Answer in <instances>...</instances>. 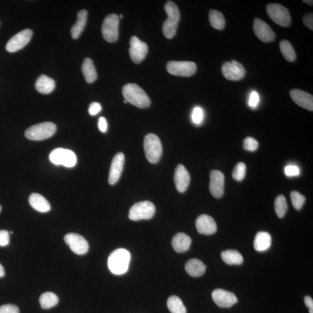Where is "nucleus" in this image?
<instances>
[{
    "mask_svg": "<svg viewBox=\"0 0 313 313\" xmlns=\"http://www.w3.org/2000/svg\"><path fill=\"white\" fill-rule=\"evenodd\" d=\"M59 298L56 294L46 292L41 295L39 298V304L42 309H51L58 304Z\"/></svg>",
    "mask_w": 313,
    "mask_h": 313,
    "instance_id": "32",
    "label": "nucleus"
},
{
    "mask_svg": "<svg viewBox=\"0 0 313 313\" xmlns=\"http://www.w3.org/2000/svg\"><path fill=\"white\" fill-rule=\"evenodd\" d=\"M244 149L249 152H254L259 147V143L257 140L253 137H247L244 140Z\"/></svg>",
    "mask_w": 313,
    "mask_h": 313,
    "instance_id": "37",
    "label": "nucleus"
},
{
    "mask_svg": "<svg viewBox=\"0 0 313 313\" xmlns=\"http://www.w3.org/2000/svg\"><path fill=\"white\" fill-rule=\"evenodd\" d=\"M203 111L199 107L194 108L192 114V120L194 123L199 124L203 119Z\"/></svg>",
    "mask_w": 313,
    "mask_h": 313,
    "instance_id": "38",
    "label": "nucleus"
},
{
    "mask_svg": "<svg viewBox=\"0 0 313 313\" xmlns=\"http://www.w3.org/2000/svg\"><path fill=\"white\" fill-rule=\"evenodd\" d=\"M291 199L294 207L297 210H301L306 201L305 197L297 191L291 192Z\"/></svg>",
    "mask_w": 313,
    "mask_h": 313,
    "instance_id": "36",
    "label": "nucleus"
},
{
    "mask_svg": "<svg viewBox=\"0 0 313 313\" xmlns=\"http://www.w3.org/2000/svg\"><path fill=\"white\" fill-rule=\"evenodd\" d=\"M5 275V271L2 267V266L0 264V278H2V277Z\"/></svg>",
    "mask_w": 313,
    "mask_h": 313,
    "instance_id": "47",
    "label": "nucleus"
},
{
    "mask_svg": "<svg viewBox=\"0 0 313 313\" xmlns=\"http://www.w3.org/2000/svg\"><path fill=\"white\" fill-rule=\"evenodd\" d=\"M0 313H19V309L14 305H4L0 307Z\"/></svg>",
    "mask_w": 313,
    "mask_h": 313,
    "instance_id": "39",
    "label": "nucleus"
},
{
    "mask_svg": "<svg viewBox=\"0 0 313 313\" xmlns=\"http://www.w3.org/2000/svg\"><path fill=\"white\" fill-rule=\"evenodd\" d=\"M9 234L6 230H0V247H5L9 243Z\"/></svg>",
    "mask_w": 313,
    "mask_h": 313,
    "instance_id": "40",
    "label": "nucleus"
},
{
    "mask_svg": "<svg viewBox=\"0 0 313 313\" xmlns=\"http://www.w3.org/2000/svg\"><path fill=\"white\" fill-rule=\"evenodd\" d=\"M98 128L102 132H106L107 129V123L105 118L100 117L98 121Z\"/></svg>",
    "mask_w": 313,
    "mask_h": 313,
    "instance_id": "45",
    "label": "nucleus"
},
{
    "mask_svg": "<svg viewBox=\"0 0 313 313\" xmlns=\"http://www.w3.org/2000/svg\"><path fill=\"white\" fill-rule=\"evenodd\" d=\"M305 303L309 309V313H313V301L310 296L305 297Z\"/></svg>",
    "mask_w": 313,
    "mask_h": 313,
    "instance_id": "46",
    "label": "nucleus"
},
{
    "mask_svg": "<svg viewBox=\"0 0 313 313\" xmlns=\"http://www.w3.org/2000/svg\"><path fill=\"white\" fill-rule=\"evenodd\" d=\"M196 64L187 61H170L167 64L169 73L181 77H190L196 73Z\"/></svg>",
    "mask_w": 313,
    "mask_h": 313,
    "instance_id": "10",
    "label": "nucleus"
},
{
    "mask_svg": "<svg viewBox=\"0 0 313 313\" xmlns=\"http://www.w3.org/2000/svg\"><path fill=\"white\" fill-rule=\"evenodd\" d=\"M102 110V106L98 102H93L90 104L88 112L91 116H95L98 114Z\"/></svg>",
    "mask_w": 313,
    "mask_h": 313,
    "instance_id": "41",
    "label": "nucleus"
},
{
    "mask_svg": "<svg viewBox=\"0 0 313 313\" xmlns=\"http://www.w3.org/2000/svg\"><path fill=\"white\" fill-rule=\"evenodd\" d=\"M272 244V237L268 232H260L257 234L254 241L255 250L259 252L267 251Z\"/></svg>",
    "mask_w": 313,
    "mask_h": 313,
    "instance_id": "27",
    "label": "nucleus"
},
{
    "mask_svg": "<svg viewBox=\"0 0 313 313\" xmlns=\"http://www.w3.org/2000/svg\"><path fill=\"white\" fill-rule=\"evenodd\" d=\"M221 257L226 264L229 265H239L244 261L242 255L235 250H228L223 251Z\"/></svg>",
    "mask_w": 313,
    "mask_h": 313,
    "instance_id": "29",
    "label": "nucleus"
},
{
    "mask_svg": "<svg viewBox=\"0 0 313 313\" xmlns=\"http://www.w3.org/2000/svg\"><path fill=\"white\" fill-rule=\"evenodd\" d=\"M306 3H308L309 5H313V1H311V0H306V1H303Z\"/></svg>",
    "mask_w": 313,
    "mask_h": 313,
    "instance_id": "48",
    "label": "nucleus"
},
{
    "mask_svg": "<svg viewBox=\"0 0 313 313\" xmlns=\"http://www.w3.org/2000/svg\"><path fill=\"white\" fill-rule=\"evenodd\" d=\"M174 181L176 188L179 192L184 193L188 189L190 182V176L188 171L182 164H179L175 169Z\"/></svg>",
    "mask_w": 313,
    "mask_h": 313,
    "instance_id": "21",
    "label": "nucleus"
},
{
    "mask_svg": "<svg viewBox=\"0 0 313 313\" xmlns=\"http://www.w3.org/2000/svg\"><path fill=\"white\" fill-rule=\"evenodd\" d=\"M225 176L222 172L212 170L210 173V191L216 199H220L224 194Z\"/></svg>",
    "mask_w": 313,
    "mask_h": 313,
    "instance_id": "15",
    "label": "nucleus"
},
{
    "mask_svg": "<svg viewBox=\"0 0 313 313\" xmlns=\"http://www.w3.org/2000/svg\"><path fill=\"white\" fill-rule=\"evenodd\" d=\"M275 211L280 218L285 216L288 210V206L286 197L283 195H280L276 198L275 203Z\"/></svg>",
    "mask_w": 313,
    "mask_h": 313,
    "instance_id": "34",
    "label": "nucleus"
},
{
    "mask_svg": "<svg viewBox=\"0 0 313 313\" xmlns=\"http://www.w3.org/2000/svg\"><path fill=\"white\" fill-rule=\"evenodd\" d=\"M120 18H122V15H120Z\"/></svg>",
    "mask_w": 313,
    "mask_h": 313,
    "instance_id": "49",
    "label": "nucleus"
},
{
    "mask_svg": "<svg viewBox=\"0 0 313 313\" xmlns=\"http://www.w3.org/2000/svg\"><path fill=\"white\" fill-rule=\"evenodd\" d=\"M266 11L272 20L279 26L288 27L291 24L289 10L279 3H269L266 6Z\"/></svg>",
    "mask_w": 313,
    "mask_h": 313,
    "instance_id": "6",
    "label": "nucleus"
},
{
    "mask_svg": "<svg viewBox=\"0 0 313 313\" xmlns=\"http://www.w3.org/2000/svg\"><path fill=\"white\" fill-rule=\"evenodd\" d=\"M291 98L298 106L309 111H313V96L301 89H294L290 92Z\"/></svg>",
    "mask_w": 313,
    "mask_h": 313,
    "instance_id": "20",
    "label": "nucleus"
},
{
    "mask_svg": "<svg viewBox=\"0 0 313 313\" xmlns=\"http://www.w3.org/2000/svg\"><path fill=\"white\" fill-rule=\"evenodd\" d=\"M280 51L288 62H293L296 60L297 55L292 44L286 39H283L280 43Z\"/></svg>",
    "mask_w": 313,
    "mask_h": 313,
    "instance_id": "31",
    "label": "nucleus"
},
{
    "mask_svg": "<svg viewBox=\"0 0 313 313\" xmlns=\"http://www.w3.org/2000/svg\"><path fill=\"white\" fill-rule=\"evenodd\" d=\"M212 297L215 303L222 308H231L238 302L235 294L223 289L214 290L212 293Z\"/></svg>",
    "mask_w": 313,
    "mask_h": 313,
    "instance_id": "16",
    "label": "nucleus"
},
{
    "mask_svg": "<svg viewBox=\"0 0 313 313\" xmlns=\"http://www.w3.org/2000/svg\"><path fill=\"white\" fill-rule=\"evenodd\" d=\"M286 174L288 176H296L300 174V169L296 165H289L285 168Z\"/></svg>",
    "mask_w": 313,
    "mask_h": 313,
    "instance_id": "42",
    "label": "nucleus"
},
{
    "mask_svg": "<svg viewBox=\"0 0 313 313\" xmlns=\"http://www.w3.org/2000/svg\"><path fill=\"white\" fill-rule=\"evenodd\" d=\"M253 27L255 35L261 41L269 42L275 40L276 34L274 31L264 21L256 18L254 21Z\"/></svg>",
    "mask_w": 313,
    "mask_h": 313,
    "instance_id": "17",
    "label": "nucleus"
},
{
    "mask_svg": "<svg viewBox=\"0 0 313 313\" xmlns=\"http://www.w3.org/2000/svg\"><path fill=\"white\" fill-rule=\"evenodd\" d=\"M49 160L53 164L67 168L74 167L77 162V156L73 151L63 148L52 151L49 154Z\"/></svg>",
    "mask_w": 313,
    "mask_h": 313,
    "instance_id": "8",
    "label": "nucleus"
},
{
    "mask_svg": "<svg viewBox=\"0 0 313 313\" xmlns=\"http://www.w3.org/2000/svg\"><path fill=\"white\" fill-rule=\"evenodd\" d=\"M129 44L131 47L129 49V53L131 59L134 63H140L145 58L148 52V46L136 36L131 37Z\"/></svg>",
    "mask_w": 313,
    "mask_h": 313,
    "instance_id": "13",
    "label": "nucleus"
},
{
    "mask_svg": "<svg viewBox=\"0 0 313 313\" xmlns=\"http://www.w3.org/2000/svg\"><path fill=\"white\" fill-rule=\"evenodd\" d=\"M207 266L198 259H192L186 262L185 270L190 276L198 278L204 274Z\"/></svg>",
    "mask_w": 313,
    "mask_h": 313,
    "instance_id": "24",
    "label": "nucleus"
},
{
    "mask_svg": "<svg viewBox=\"0 0 313 313\" xmlns=\"http://www.w3.org/2000/svg\"><path fill=\"white\" fill-rule=\"evenodd\" d=\"M304 24L312 30H313V14L309 13L306 14L303 17Z\"/></svg>",
    "mask_w": 313,
    "mask_h": 313,
    "instance_id": "43",
    "label": "nucleus"
},
{
    "mask_svg": "<svg viewBox=\"0 0 313 313\" xmlns=\"http://www.w3.org/2000/svg\"><path fill=\"white\" fill-rule=\"evenodd\" d=\"M35 87L42 94H49L55 88V82L52 78L41 75L35 82Z\"/></svg>",
    "mask_w": 313,
    "mask_h": 313,
    "instance_id": "26",
    "label": "nucleus"
},
{
    "mask_svg": "<svg viewBox=\"0 0 313 313\" xmlns=\"http://www.w3.org/2000/svg\"><path fill=\"white\" fill-rule=\"evenodd\" d=\"M156 208L150 201H145L134 205L129 210L128 217L132 221L148 220L153 217Z\"/></svg>",
    "mask_w": 313,
    "mask_h": 313,
    "instance_id": "7",
    "label": "nucleus"
},
{
    "mask_svg": "<svg viewBox=\"0 0 313 313\" xmlns=\"http://www.w3.org/2000/svg\"><path fill=\"white\" fill-rule=\"evenodd\" d=\"M130 260V253L124 248H120L110 255L108 267L114 275H123L128 271Z\"/></svg>",
    "mask_w": 313,
    "mask_h": 313,
    "instance_id": "2",
    "label": "nucleus"
},
{
    "mask_svg": "<svg viewBox=\"0 0 313 313\" xmlns=\"http://www.w3.org/2000/svg\"><path fill=\"white\" fill-rule=\"evenodd\" d=\"M81 69L85 81L88 83H92L98 78L94 63H93L92 60L89 57L84 59L82 64Z\"/></svg>",
    "mask_w": 313,
    "mask_h": 313,
    "instance_id": "28",
    "label": "nucleus"
},
{
    "mask_svg": "<svg viewBox=\"0 0 313 313\" xmlns=\"http://www.w3.org/2000/svg\"><path fill=\"white\" fill-rule=\"evenodd\" d=\"M198 232L201 235H213L217 230V225L213 218L206 214L198 217L196 222Z\"/></svg>",
    "mask_w": 313,
    "mask_h": 313,
    "instance_id": "19",
    "label": "nucleus"
},
{
    "mask_svg": "<svg viewBox=\"0 0 313 313\" xmlns=\"http://www.w3.org/2000/svg\"><path fill=\"white\" fill-rule=\"evenodd\" d=\"M144 150L147 160L156 164L160 161L163 153V147L159 138L153 134H149L144 139Z\"/></svg>",
    "mask_w": 313,
    "mask_h": 313,
    "instance_id": "5",
    "label": "nucleus"
},
{
    "mask_svg": "<svg viewBox=\"0 0 313 313\" xmlns=\"http://www.w3.org/2000/svg\"><path fill=\"white\" fill-rule=\"evenodd\" d=\"M122 94L127 102L140 109H146L150 106L149 96L138 85L133 83L125 85L122 88Z\"/></svg>",
    "mask_w": 313,
    "mask_h": 313,
    "instance_id": "1",
    "label": "nucleus"
},
{
    "mask_svg": "<svg viewBox=\"0 0 313 313\" xmlns=\"http://www.w3.org/2000/svg\"><path fill=\"white\" fill-rule=\"evenodd\" d=\"M125 163L124 154L118 153L113 158L111 162L109 176V183L111 185H114L120 179L123 170Z\"/></svg>",
    "mask_w": 313,
    "mask_h": 313,
    "instance_id": "18",
    "label": "nucleus"
},
{
    "mask_svg": "<svg viewBox=\"0 0 313 313\" xmlns=\"http://www.w3.org/2000/svg\"><path fill=\"white\" fill-rule=\"evenodd\" d=\"M56 131V126L52 122H45L31 126L25 131V136L31 140H42L51 138Z\"/></svg>",
    "mask_w": 313,
    "mask_h": 313,
    "instance_id": "4",
    "label": "nucleus"
},
{
    "mask_svg": "<svg viewBox=\"0 0 313 313\" xmlns=\"http://www.w3.org/2000/svg\"><path fill=\"white\" fill-rule=\"evenodd\" d=\"M33 35V31L30 29H25L19 32L9 39L6 45V51L10 52H15L22 49L26 46Z\"/></svg>",
    "mask_w": 313,
    "mask_h": 313,
    "instance_id": "12",
    "label": "nucleus"
},
{
    "mask_svg": "<svg viewBox=\"0 0 313 313\" xmlns=\"http://www.w3.org/2000/svg\"><path fill=\"white\" fill-rule=\"evenodd\" d=\"M87 10L82 9L78 12L77 21L71 28V34L73 38L77 39L80 37L87 24Z\"/></svg>",
    "mask_w": 313,
    "mask_h": 313,
    "instance_id": "25",
    "label": "nucleus"
},
{
    "mask_svg": "<svg viewBox=\"0 0 313 313\" xmlns=\"http://www.w3.org/2000/svg\"><path fill=\"white\" fill-rule=\"evenodd\" d=\"M259 102H260V96L257 92L253 91L250 95L249 105L252 107H255Z\"/></svg>",
    "mask_w": 313,
    "mask_h": 313,
    "instance_id": "44",
    "label": "nucleus"
},
{
    "mask_svg": "<svg viewBox=\"0 0 313 313\" xmlns=\"http://www.w3.org/2000/svg\"><path fill=\"white\" fill-rule=\"evenodd\" d=\"M119 23V17L116 14H110L105 17L102 26V33L106 41L114 42L117 40Z\"/></svg>",
    "mask_w": 313,
    "mask_h": 313,
    "instance_id": "9",
    "label": "nucleus"
},
{
    "mask_svg": "<svg viewBox=\"0 0 313 313\" xmlns=\"http://www.w3.org/2000/svg\"><path fill=\"white\" fill-rule=\"evenodd\" d=\"M64 240L74 253L77 255H84L88 253L89 244L87 241L78 234H67L64 236Z\"/></svg>",
    "mask_w": 313,
    "mask_h": 313,
    "instance_id": "14",
    "label": "nucleus"
},
{
    "mask_svg": "<svg viewBox=\"0 0 313 313\" xmlns=\"http://www.w3.org/2000/svg\"><path fill=\"white\" fill-rule=\"evenodd\" d=\"M28 202L35 210L45 213L51 210V206L45 197L38 193L31 194L28 199Z\"/></svg>",
    "mask_w": 313,
    "mask_h": 313,
    "instance_id": "23",
    "label": "nucleus"
},
{
    "mask_svg": "<svg viewBox=\"0 0 313 313\" xmlns=\"http://www.w3.org/2000/svg\"><path fill=\"white\" fill-rule=\"evenodd\" d=\"M191 243L190 237L183 233L176 234L172 241V247L178 253H183L189 250Z\"/></svg>",
    "mask_w": 313,
    "mask_h": 313,
    "instance_id": "22",
    "label": "nucleus"
},
{
    "mask_svg": "<svg viewBox=\"0 0 313 313\" xmlns=\"http://www.w3.org/2000/svg\"><path fill=\"white\" fill-rule=\"evenodd\" d=\"M209 19L212 27L217 30L224 29L226 20L224 15L218 10L212 9L209 13Z\"/></svg>",
    "mask_w": 313,
    "mask_h": 313,
    "instance_id": "30",
    "label": "nucleus"
},
{
    "mask_svg": "<svg viewBox=\"0 0 313 313\" xmlns=\"http://www.w3.org/2000/svg\"><path fill=\"white\" fill-rule=\"evenodd\" d=\"M246 165L244 163L237 164L232 172L233 179L238 182L243 181L246 175Z\"/></svg>",
    "mask_w": 313,
    "mask_h": 313,
    "instance_id": "35",
    "label": "nucleus"
},
{
    "mask_svg": "<svg viewBox=\"0 0 313 313\" xmlns=\"http://www.w3.org/2000/svg\"><path fill=\"white\" fill-rule=\"evenodd\" d=\"M222 73L224 76L230 81H239L246 75V71L242 63L233 60L222 64Z\"/></svg>",
    "mask_w": 313,
    "mask_h": 313,
    "instance_id": "11",
    "label": "nucleus"
},
{
    "mask_svg": "<svg viewBox=\"0 0 313 313\" xmlns=\"http://www.w3.org/2000/svg\"><path fill=\"white\" fill-rule=\"evenodd\" d=\"M164 9L168 17L163 23V33L165 37L171 39L176 34L181 15L178 7L174 2L171 1L167 2L165 4Z\"/></svg>",
    "mask_w": 313,
    "mask_h": 313,
    "instance_id": "3",
    "label": "nucleus"
},
{
    "mask_svg": "<svg viewBox=\"0 0 313 313\" xmlns=\"http://www.w3.org/2000/svg\"><path fill=\"white\" fill-rule=\"evenodd\" d=\"M167 306L172 313H187L186 308L183 302L177 296H172L168 298Z\"/></svg>",
    "mask_w": 313,
    "mask_h": 313,
    "instance_id": "33",
    "label": "nucleus"
},
{
    "mask_svg": "<svg viewBox=\"0 0 313 313\" xmlns=\"http://www.w3.org/2000/svg\"><path fill=\"white\" fill-rule=\"evenodd\" d=\"M1 206H0V211H1Z\"/></svg>",
    "mask_w": 313,
    "mask_h": 313,
    "instance_id": "50",
    "label": "nucleus"
}]
</instances>
